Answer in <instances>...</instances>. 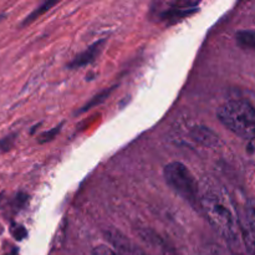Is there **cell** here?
I'll return each instance as SVG.
<instances>
[{"label":"cell","instance_id":"8992f818","mask_svg":"<svg viewBox=\"0 0 255 255\" xmlns=\"http://www.w3.org/2000/svg\"><path fill=\"white\" fill-rule=\"evenodd\" d=\"M241 228L248 253L255 255V209H247L246 214L242 219Z\"/></svg>","mask_w":255,"mask_h":255},{"label":"cell","instance_id":"5b68a950","mask_svg":"<svg viewBox=\"0 0 255 255\" xmlns=\"http://www.w3.org/2000/svg\"><path fill=\"white\" fill-rule=\"evenodd\" d=\"M198 11L197 2H169L164 9L157 12L159 21H178Z\"/></svg>","mask_w":255,"mask_h":255},{"label":"cell","instance_id":"6da1fadb","mask_svg":"<svg viewBox=\"0 0 255 255\" xmlns=\"http://www.w3.org/2000/svg\"><path fill=\"white\" fill-rule=\"evenodd\" d=\"M201 208L234 253L241 244V224L227 192L217 186L206 187L201 193Z\"/></svg>","mask_w":255,"mask_h":255},{"label":"cell","instance_id":"52a82bcc","mask_svg":"<svg viewBox=\"0 0 255 255\" xmlns=\"http://www.w3.org/2000/svg\"><path fill=\"white\" fill-rule=\"evenodd\" d=\"M104 45L105 40H99V41L90 45L85 51H82L81 54H79L74 60H72L71 64L69 65L70 69H76V67H82L86 66V65L89 64H92V62L97 59V56L101 54L102 49H104Z\"/></svg>","mask_w":255,"mask_h":255},{"label":"cell","instance_id":"8fae6325","mask_svg":"<svg viewBox=\"0 0 255 255\" xmlns=\"http://www.w3.org/2000/svg\"><path fill=\"white\" fill-rule=\"evenodd\" d=\"M111 92H112V89H106V90H104V91L100 92V94H97L96 96L92 97V99L90 100V101L87 102L84 107H82L81 111H80V114L87 111V110L91 109V107H95V106H97V105L102 104V102H104L105 100L110 96V95H111Z\"/></svg>","mask_w":255,"mask_h":255},{"label":"cell","instance_id":"7c38bea8","mask_svg":"<svg viewBox=\"0 0 255 255\" xmlns=\"http://www.w3.org/2000/svg\"><path fill=\"white\" fill-rule=\"evenodd\" d=\"M16 137H17V133H11V134H7V136H5L4 138L0 139V154L6 153V152H9L10 149L14 147L15 141H16Z\"/></svg>","mask_w":255,"mask_h":255},{"label":"cell","instance_id":"e0dca14e","mask_svg":"<svg viewBox=\"0 0 255 255\" xmlns=\"http://www.w3.org/2000/svg\"><path fill=\"white\" fill-rule=\"evenodd\" d=\"M4 17H5V14H0V21H1V20L4 19Z\"/></svg>","mask_w":255,"mask_h":255},{"label":"cell","instance_id":"277c9868","mask_svg":"<svg viewBox=\"0 0 255 255\" xmlns=\"http://www.w3.org/2000/svg\"><path fill=\"white\" fill-rule=\"evenodd\" d=\"M106 238L117 255H151L147 253L144 249L137 246L133 241L127 238L121 232L109 229L106 231Z\"/></svg>","mask_w":255,"mask_h":255},{"label":"cell","instance_id":"2e32d148","mask_svg":"<svg viewBox=\"0 0 255 255\" xmlns=\"http://www.w3.org/2000/svg\"><path fill=\"white\" fill-rule=\"evenodd\" d=\"M60 127H61V126H59V127H55V128L50 129L49 132H45V133H42L41 136L39 137V142H40V143H45V142H49V141H51V139L54 138L55 136H56V134H57V132L60 131Z\"/></svg>","mask_w":255,"mask_h":255},{"label":"cell","instance_id":"30bf717a","mask_svg":"<svg viewBox=\"0 0 255 255\" xmlns=\"http://www.w3.org/2000/svg\"><path fill=\"white\" fill-rule=\"evenodd\" d=\"M56 4H57L56 1H45V2H42V4L40 5L39 7H36V9H35L34 11L31 12V14H29L26 17H25L24 21L21 22V26H26V25L31 24L32 21H35L37 17L41 16L42 14H45L47 10L51 9V7L54 6V5H56Z\"/></svg>","mask_w":255,"mask_h":255},{"label":"cell","instance_id":"5bb4252c","mask_svg":"<svg viewBox=\"0 0 255 255\" xmlns=\"http://www.w3.org/2000/svg\"><path fill=\"white\" fill-rule=\"evenodd\" d=\"M11 234L14 236V238L16 239V241H22V239L27 236L26 229H25L24 227L15 226V224L11 227Z\"/></svg>","mask_w":255,"mask_h":255},{"label":"cell","instance_id":"4fadbf2b","mask_svg":"<svg viewBox=\"0 0 255 255\" xmlns=\"http://www.w3.org/2000/svg\"><path fill=\"white\" fill-rule=\"evenodd\" d=\"M206 255H236L231 249H224L221 246H217V244H211V246L207 247L206 249Z\"/></svg>","mask_w":255,"mask_h":255},{"label":"cell","instance_id":"7a4b0ae2","mask_svg":"<svg viewBox=\"0 0 255 255\" xmlns=\"http://www.w3.org/2000/svg\"><path fill=\"white\" fill-rule=\"evenodd\" d=\"M218 119L237 136L255 139V107L243 100H232L218 109Z\"/></svg>","mask_w":255,"mask_h":255},{"label":"cell","instance_id":"9c48e42d","mask_svg":"<svg viewBox=\"0 0 255 255\" xmlns=\"http://www.w3.org/2000/svg\"><path fill=\"white\" fill-rule=\"evenodd\" d=\"M237 42L244 49L255 51V30H241L237 32Z\"/></svg>","mask_w":255,"mask_h":255},{"label":"cell","instance_id":"3957f363","mask_svg":"<svg viewBox=\"0 0 255 255\" xmlns=\"http://www.w3.org/2000/svg\"><path fill=\"white\" fill-rule=\"evenodd\" d=\"M163 177L169 188L188 202L194 208H201V191L196 177L181 162H171L163 169Z\"/></svg>","mask_w":255,"mask_h":255},{"label":"cell","instance_id":"ba28073f","mask_svg":"<svg viewBox=\"0 0 255 255\" xmlns=\"http://www.w3.org/2000/svg\"><path fill=\"white\" fill-rule=\"evenodd\" d=\"M189 134H191L192 141L198 143L199 146L213 148V147H217L219 142L218 136L208 127L196 126L191 129V133Z\"/></svg>","mask_w":255,"mask_h":255},{"label":"cell","instance_id":"9a60e30c","mask_svg":"<svg viewBox=\"0 0 255 255\" xmlns=\"http://www.w3.org/2000/svg\"><path fill=\"white\" fill-rule=\"evenodd\" d=\"M92 255H117L112 247L107 246H99L94 249Z\"/></svg>","mask_w":255,"mask_h":255}]
</instances>
